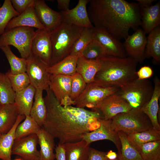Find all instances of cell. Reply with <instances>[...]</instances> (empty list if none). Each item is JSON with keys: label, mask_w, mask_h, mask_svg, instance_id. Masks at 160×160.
<instances>
[{"label": "cell", "mask_w": 160, "mask_h": 160, "mask_svg": "<svg viewBox=\"0 0 160 160\" xmlns=\"http://www.w3.org/2000/svg\"><path fill=\"white\" fill-rule=\"evenodd\" d=\"M46 91L44 99L47 115L42 127L54 139H58L59 144L82 140L84 135L93 131L94 123L103 118L98 110L90 111L71 105L63 106L49 88Z\"/></svg>", "instance_id": "cell-1"}, {"label": "cell", "mask_w": 160, "mask_h": 160, "mask_svg": "<svg viewBox=\"0 0 160 160\" xmlns=\"http://www.w3.org/2000/svg\"><path fill=\"white\" fill-rule=\"evenodd\" d=\"M88 13L94 27L102 29L117 39H125L129 30L141 25L138 4L124 0H89Z\"/></svg>", "instance_id": "cell-2"}, {"label": "cell", "mask_w": 160, "mask_h": 160, "mask_svg": "<svg viewBox=\"0 0 160 160\" xmlns=\"http://www.w3.org/2000/svg\"><path fill=\"white\" fill-rule=\"evenodd\" d=\"M100 60V68L94 81L99 86L121 87L137 78L136 67L138 63L131 57L106 55Z\"/></svg>", "instance_id": "cell-3"}, {"label": "cell", "mask_w": 160, "mask_h": 160, "mask_svg": "<svg viewBox=\"0 0 160 160\" xmlns=\"http://www.w3.org/2000/svg\"><path fill=\"white\" fill-rule=\"evenodd\" d=\"M84 28L63 21L49 33L52 45L50 66L70 55L74 43Z\"/></svg>", "instance_id": "cell-4"}, {"label": "cell", "mask_w": 160, "mask_h": 160, "mask_svg": "<svg viewBox=\"0 0 160 160\" xmlns=\"http://www.w3.org/2000/svg\"><path fill=\"white\" fill-rule=\"evenodd\" d=\"M112 128L127 135L148 130L153 127L148 116L139 108H132L119 113L111 119Z\"/></svg>", "instance_id": "cell-5"}, {"label": "cell", "mask_w": 160, "mask_h": 160, "mask_svg": "<svg viewBox=\"0 0 160 160\" xmlns=\"http://www.w3.org/2000/svg\"><path fill=\"white\" fill-rule=\"evenodd\" d=\"M154 87L149 81L137 78L122 86L116 93L132 108H141L151 99Z\"/></svg>", "instance_id": "cell-6"}, {"label": "cell", "mask_w": 160, "mask_h": 160, "mask_svg": "<svg viewBox=\"0 0 160 160\" xmlns=\"http://www.w3.org/2000/svg\"><path fill=\"white\" fill-rule=\"evenodd\" d=\"M34 28L19 27L5 31L0 36V47L12 45L19 52L21 57L26 59L31 53V45L35 34Z\"/></svg>", "instance_id": "cell-7"}, {"label": "cell", "mask_w": 160, "mask_h": 160, "mask_svg": "<svg viewBox=\"0 0 160 160\" xmlns=\"http://www.w3.org/2000/svg\"><path fill=\"white\" fill-rule=\"evenodd\" d=\"M119 87L117 86L104 87L94 82L87 84L79 96L74 101L76 107L84 108L87 107L96 110L97 105L107 96L116 93Z\"/></svg>", "instance_id": "cell-8"}, {"label": "cell", "mask_w": 160, "mask_h": 160, "mask_svg": "<svg viewBox=\"0 0 160 160\" xmlns=\"http://www.w3.org/2000/svg\"><path fill=\"white\" fill-rule=\"evenodd\" d=\"M26 60V72L30 84L36 89L46 91L49 88L50 74L47 70L49 66L31 53Z\"/></svg>", "instance_id": "cell-9"}, {"label": "cell", "mask_w": 160, "mask_h": 160, "mask_svg": "<svg viewBox=\"0 0 160 160\" xmlns=\"http://www.w3.org/2000/svg\"><path fill=\"white\" fill-rule=\"evenodd\" d=\"M147 42L146 34L139 27L131 35H128L123 43L124 49L129 57L137 63H142L145 58V50Z\"/></svg>", "instance_id": "cell-10"}, {"label": "cell", "mask_w": 160, "mask_h": 160, "mask_svg": "<svg viewBox=\"0 0 160 160\" xmlns=\"http://www.w3.org/2000/svg\"><path fill=\"white\" fill-rule=\"evenodd\" d=\"M31 53L48 66H50L52 45L49 33L45 29H37L31 45Z\"/></svg>", "instance_id": "cell-11"}, {"label": "cell", "mask_w": 160, "mask_h": 160, "mask_svg": "<svg viewBox=\"0 0 160 160\" xmlns=\"http://www.w3.org/2000/svg\"><path fill=\"white\" fill-rule=\"evenodd\" d=\"M130 104L117 93L105 98L97 105L98 110L105 119H111L117 114L127 112L132 108Z\"/></svg>", "instance_id": "cell-12"}, {"label": "cell", "mask_w": 160, "mask_h": 160, "mask_svg": "<svg viewBox=\"0 0 160 160\" xmlns=\"http://www.w3.org/2000/svg\"><path fill=\"white\" fill-rule=\"evenodd\" d=\"M38 140L36 134L15 140L12 154L17 155L23 160H41L39 151L37 149Z\"/></svg>", "instance_id": "cell-13"}, {"label": "cell", "mask_w": 160, "mask_h": 160, "mask_svg": "<svg viewBox=\"0 0 160 160\" xmlns=\"http://www.w3.org/2000/svg\"><path fill=\"white\" fill-rule=\"evenodd\" d=\"M34 8L36 15L45 29L49 33L63 22L62 15L50 8L44 0H36Z\"/></svg>", "instance_id": "cell-14"}, {"label": "cell", "mask_w": 160, "mask_h": 160, "mask_svg": "<svg viewBox=\"0 0 160 160\" xmlns=\"http://www.w3.org/2000/svg\"><path fill=\"white\" fill-rule=\"evenodd\" d=\"M100 127L96 130L86 134L83 137L87 145L95 141L102 140H108L112 142L115 145L118 150L120 151L121 144L117 132L112 127L111 119L107 120L100 118Z\"/></svg>", "instance_id": "cell-15"}, {"label": "cell", "mask_w": 160, "mask_h": 160, "mask_svg": "<svg viewBox=\"0 0 160 160\" xmlns=\"http://www.w3.org/2000/svg\"><path fill=\"white\" fill-rule=\"evenodd\" d=\"M94 39L104 49L107 55L119 57H126L123 43L106 31L94 27Z\"/></svg>", "instance_id": "cell-16"}, {"label": "cell", "mask_w": 160, "mask_h": 160, "mask_svg": "<svg viewBox=\"0 0 160 160\" xmlns=\"http://www.w3.org/2000/svg\"><path fill=\"white\" fill-rule=\"evenodd\" d=\"M89 1V0H79L73 9L66 12L60 11L63 21L83 28H93L87 9Z\"/></svg>", "instance_id": "cell-17"}, {"label": "cell", "mask_w": 160, "mask_h": 160, "mask_svg": "<svg viewBox=\"0 0 160 160\" xmlns=\"http://www.w3.org/2000/svg\"><path fill=\"white\" fill-rule=\"evenodd\" d=\"M153 82L154 90L152 97L149 102L140 109L148 117L153 128L160 132V125L157 118L159 111V100L160 97V80L156 76Z\"/></svg>", "instance_id": "cell-18"}, {"label": "cell", "mask_w": 160, "mask_h": 160, "mask_svg": "<svg viewBox=\"0 0 160 160\" xmlns=\"http://www.w3.org/2000/svg\"><path fill=\"white\" fill-rule=\"evenodd\" d=\"M71 81L72 76L50 74L49 88L60 103L69 97Z\"/></svg>", "instance_id": "cell-19"}, {"label": "cell", "mask_w": 160, "mask_h": 160, "mask_svg": "<svg viewBox=\"0 0 160 160\" xmlns=\"http://www.w3.org/2000/svg\"><path fill=\"white\" fill-rule=\"evenodd\" d=\"M22 26L36 28L37 29H45L36 15L34 5L29 7L19 15L12 19L7 25L5 31Z\"/></svg>", "instance_id": "cell-20"}, {"label": "cell", "mask_w": 160, "mask_h": 160, "mask_svg": "<svg viewBox=\"0 0 160 160\" xmlns=\"http://www.w3.org/2000/svg\"><path fill=\"white\" fill-rule=\"evenodd\" d=\"M141 26L145 34H148L160 24V2L141 9Z\"/></svg>", "instance_id": "cell-21"}, {"label": "cell", "mask_w": 160, "mask_h": 160, "mask_svg": "<svg viewBox=\"0 0 160 160\" xmlns=\"http://www.w3.org/2000/svg\"><path fill=\"white\" fill-rule=\"evenodd\" d=\"M36 90L30 84L25 89L15 92L14 104L19 115L25 116L30 115Z\"/></svg>", "instance_id": "cell-22"}, {"label": "cell", "mask_w": 160, "mask_h": 160, "mask_svg": "<svg viewBox=\"0 0 160 160\" xmlns=\"http://www.w3.org/2000/svg\"><path fill=\"white\" fill-rule=\"evenodd\" d=\"M101 66L99 59L89 60L82 56L78 57L76 71L80 74L87 84L94 81L95 76Z\"/></svg>", "instance_id": "cell-23"}, {"label": "cell", "mask_w": 160, "mask_h": 160, "mask_svg": "<svg viewBox=\"0 0 160 160\" xmlns=\"http://www.w3.org/2000/svg\"><path fill=\"white\" fill-rule=\"evenodd\" d=\"M25 116L19 115L16 121L12 128L0 137V159L12 160V146L15 140V133L18 124L25 119Z\"/></svg>", "instance_id": "cell-24"}, {"label": "cell", "mask_w": 160, "mask_h": 160, "mask_svg": "<svg viewBox=\"0 0 160 160\" xmlns=\"http://www.w3.org/2000/svg\"><path fill=\"white\" fill-rule=\"evenodd\" d=\"M62 145L64 149L65 160H87L90 145H87L84 140Z\"/></svg>", "instance_id": "cell-25"}, {"label": "cell", "mask_w": 160, "mask_h": 160, "mask_svg": "<svg viewBox=\"0 0 160 160\" xmlns=\"http://www.w3.org/2000/svg\"><path fill=\"white\" fill-rule=\"evenodd\" d=\"M19 114L14 103L1 105L0 108V133L8 132L15 124Z\"/></svg>", "instance_id": "cell-26"}, {"label": "cell", "mask_w": 160, "mask_h": 160, "mask_svg": "<svg viewBox=\"0 0 160 160\" xmlns=\"http://www.w3.org/2000/svg\"><path fill=\"white\" fill-rule=\"evenodd\" d=\"M36 134L40 147L41 160H55L54 139L42 127Z\"/></svg>", "instance_id": "cell-27"}, {"label": "cell", "mask_w": 160, "mask_h": 160, "mask_svg": "<svg viewBox=\"0 0 160 160\" xmlns=\"http://www.w3.org/2000/svg\"><path fill=\"white\" fill-rule=\"evenodd\" d=\"M78 57L69 55L57 63L48 67L47 70L50 74L72 76L76 73Z\"/></svg>", "instance_id": "cell-28"}, {"label": "cell", "mask_w": 160, "mask_h": 160, "mask_svg": "<svg viewBox=\"0 0 160 160\" xmlns=\"http://www.w3.org/2000/svg\"><path fill=\"white\" fill-rule=\"evenodd\" d=\"M147 37L145 58L152 57L154 63H160V27L159 26L149 33Z\"/></svg>", "instance_id": "cell-29"}, {"label": "cell", "mask_w": 160, "mask_h": 160, "mask_svg": "<svg viewBox=\"0 0 160 160\" xmlns=\"http://www.w3.org/2000/svg\"><path fill=\"white\" fill-rule=\"evenodd\" d=\"M43 92V90L41 89H36L34 102L30 113V115L41 127L46 121L47 115V110Z\"/></svg>", "instance_id": "cell-30"}, {"label": "cell", "mask_w": 160, "mask_h": 160, "mask_svg": "<svg viewBox=\"0 0 160 160\" xmlns=\"http://www.w3.org/2000/svg\"><path fill=\"white\" fill-rule=\"evenodd\" d=\"M121 144L117 154L118 160H143L139 152L132 145L127 135L121 131L117 132Z\"/></svg>", "instance_id": "cell-31"}, {"label": "cell", "mask_w": 160, "mask_h": 160, "mask_svg": "<svg viewBox=\"0 0 160 160\" xmlns=\"http://www.w3.org/2000/svg\"><path fill=\"white\" fill-rule=\"evenodd\" d=\"M127 137L132 145L138 151L144 144L160 140V132L152 127L144 131L127 135Z\"/></svg>", "instance_id": "cell-32"}, {"label": "cell", "mask_w": 160, "mask_h": 160, "mask_svg": "<svg viewBox=\"0 0 160 160\" xmlns=\"http://www.w3.org/2000/svg\"><path fill=\"white\" fill-rule=\"evenodd\" d=\"M93 28L94 27L84 28L80 36L74 43L70 55L78 57L82 56L84 50L94 39Z\"/></svg>", "instance_id": "cell-33"}, {"label": "cell", "mask_w": 160, "mask_h": 160, "mask_svg": "<svg viewBox=\"0 0 160 160\" xmlns=\"http://www.w3.org/2000/svg\"><path fill=\"white\" fill-rule=\"evenodd\" d=\"M15 92L6 74L0 72V104L3 105L14 103Z\"/></svg>", "instance_id": "cell-34"}, {"label": "cell", "mask_w": 160, "mask_h": 160, "mask_svg": "<svg viewBox=\"0 0 160 160\" xmlns=\"http://www.w3.org/2000/svg\"><path fill=\"white\" fill-rule=\"evenodd\" d=\"M41 128L30 115L26 116L24 121L20 123L16 128L15 140L36 134Z\"/></svg>", "instance_id": "cell-35"}, {"label": "cell", "mask_w": 160, "mask_h": 160, "mask_svg": "<svg viewBox=\"0 0 160 160\" xmlns=\"http://www.w3.org/2000/svg\"><path fill=\"white\" fill-rule=\"evenodd\" d=\"M0 49L4 54L10 67V71L12 74L26 72V60L15 55L9 46L2 47Z\"/></svg>", "instance_id": "cell-36"}, {"label": "cell", "mask_w": 160, "mask_h": 160, "mask_svg": "<svg viewBox=\"0 0 160 160\" xmlns=\"http://www.w3.org/2000/svg\"><path fill=\"white\" fill-rule=\"evenodd\" d=\"M19 15L13 7L11 0H5L2 5L0 4V35L4 33L11 20Z\"/></svg>", "instance_id": "cell-37"}, {"label": "cell", "mask_w": 160, "mask_h": 160, "mask_svg": "<svg viewBox=\"0 0 160 160\" xmlns=\"http://www.w3.org/2000/svg\"><path fill=\"white\" fill-rule=\"evenodd\" d=\"M138 151L143 160H160V140L144 144Z\"/></svg>", "instance_id": "cell-38"}, {"label": "cell", "mask_w": 160, "mask_h": 160, "mask_svg": "<svg viewBox=\"0 0 160 160\" xmlns=\"http://www.w3.org/2000/svg\"><path fill=\"white\" fill-rule=\"evenodd\" d=\"M5 74L8 77L15 92L25 89L30 84L29 79L26 72L12 74L9 69Z\"/></svg>", "instance_id": "cell-39"}, {"label": "cell", "mask_w": 160, "mask_h": 160, "mask_svg": "<svg viewBox=\"0 0 160 160\" xmlns=\"http://www.w3.org/2000/svg\"><path fill=\"white\" fill-rule=\"evenodd\" d=\"M106 55L101 45L93 39L83 51L82 56L89 60L99 59Z\"/></svg>", "instance_id": "cell-40"}, {"label": "cell", "mask_w": 160, "mask_h": 160, "mask_svg": "<svg viewBox=\"0 0 160 160\" xmlns=\"http://www.w3.org/2000/svg\"><path fill=\"white\" fill-rule=\"evenodd\" d=\"M87 84L82 76L76 73L72 76V81L70 97L74 101L86 88Z\"/></svg>", "instance_id": "cell-41"}, {"label": "cell", "mask_w": 160, "mask_h": 160, "mask_svg": "<svg viewBox=\"0 0 160 160\" xmlns=\"http://www.w3.org/2000/svg\"><path fill=\"white\" fill-rule=\"evenodd\" d=\"M13 7L19 14L34 5L36 0H11Z\"/></svg>", "instance_id": "cell-42"}, {"label": "cell", "mask_w": 160, "mask_h": 160, "mask_svg": "<svg viewBox=\"0 0 160 160\" xmlns=\"http://www.w3.org/2000/svg\"><path fill=\"white\" fill-rule=\"evenodd\" d=\"M107 152L90 147L87 160H109L106 156Z\"/></svg>", "instance_id": "cell-43"}, {"label": "cell", "mask_w": 160, "mask_h": 160, "mask_svg": "<svg viewBox=\"0 0 160 160\" xmlns=\"http://www.w3.org/2000/svg\"><path fill=\"white\" fill-rule=\"evenodd\" d=\"M153 71L152 68L149 66L141 67L137 71V78L140 79H147L153 75Z\"/></svg>", "instance_id": "cell-44"}, {"label": "cell", "mask_w": 160, "mask_h": 160, "mask_svg": "<svg viewBox=\"0 0 160 160\" xmlns=\"http://www.w3.org/2000/svg\"><path fill=\"white\" fill-rule=\"evenodd\" d=\"M55 149L56 160H65V150L63 145L58 143Z\"/></svg>", "instance_id": "cell-45"}, {"label": "cell", "mask_w": 160, "mask_h": 160, "mask_svg": "<svg viewBox=\"0 0 160 160\" xmlns=\"http://www.w3.org/2000/svg\"><path fill=\"white\" fill-rule=\"evenodd\" d=\"M58 9L60 11H67L70 9V0H57Z\"/></svg>", "instance_id": "cell-46"}, {"label": "cell", "mask_w": 160, "mask_h": 160, "mask_svg": "<svg viewBox=\"0 0 160 160\" xmlns=\"http://www.w3.org/2000/svg\"><path fill=\"white\" fill-rule=\"evenodd\" d=\"M138 2L141 9L149 7L152 5L154 0H136Z\"/></svg>", "instance_id": "cell-47"}, {"label": "cell", "mask_w": 160, "mask_h": 160, "mask_svg": "<svg viewBox=\"0 0 160 160\" xmlns=\"http://www.w3.org/2000/svg\"><path fill=\"white\" fill-rule=\"evenodd\" d=\"M106 156L109 160H114L117 157V154L111 150L107 152Z\"/></svg>", "instance_id": "cell-48"}, {"label": "cell", "mask_w": 160, "mask_h": 160, "mask_svg": "<svg viewBox=\"0 0 160 160\" xmlns=\"http://www.w3.org/2000/svg\"><path fill=\"white\" fill-rule=\"evenodd\" d=\"M14 160H23L21 158L16 159H14Z\"/></svg>", "instance_id": "cell-49"}, {"label": "cell", "mask_w": 160, "mask_h": 160, "mask_svg": "<svg viewBox=\"0 0 160 160\" xmlns=\"http://www.w3.org/2000/svg\"><path fill=\"white\" fill-rule=\"evenodd\" d=\"M118 160V159L117 158L116 159H115V160Z\"/></svg>", "instance_id": "cell-50"}, {"label": "cell", "mask_w": 160, "mask_h": 160, "mask_svg": "<svg viewBox=\"0 0 160 160\" xmlns=\"http://www.w3.org/2000/svg\"><path fill=\"white\" fill-rule=\"evenodd\" d=\"M1 135L0 133V137H1Z\"/></svg>", "instance_id": "cell-51"}, {"label": "cell", "mask_w": 160, "mask_h": 160, "mask_svg": "<svg viewBox=\"0 0 160 160\" xmlns=\"http://www.w3.org/2000/svg\"><path fill=\"white\" fill-rule=\"evenodd\" d=\"M1 105H0V108L1 107Z\"/></svg>", "instance_id": "cell-52"}, {"label": "cell", "mask_w": 160, "mask_h": 160, "mask_svg": "<svg viewBox=\"0 0 160 160\" xmlns=\"http://www.w3.org/2000/svg\"><path fill=\"white\" fill-rule=\"evenodd\" d=\"M12 160H14V159H12Z\"/></svg>", "instance_id": "cell-53"}]
</instances>
